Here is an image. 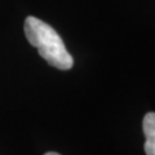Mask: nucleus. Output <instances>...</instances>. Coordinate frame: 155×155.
Here are the masks:
<instances>
[{
	"label": "nucleus",
	"mask_w": 155,
	"mask_h": 155,
	"mask_svg": "<svg viewBox=\"0 0 155 155\" xmlns=\"http://www.w3.org/2000/svg\"><path fill=\"white\" fill-rule=\"evenodd\" d=\"M25 35L28 43L35 47L51 66L58 70H70L74 60L67 52L65 43L57 31L36 17H27L25 21Z\"/></svg>",
	"instance_id": "nucleus-1"
},
{
	"label": "nucleus",
	"mask_w": 155,
	"mask_h": 155,
	"mask_svg": "<svg viewBox=\"0 0 155 155\" xmlns=\"http://www.w3.org/2000/svg\"><path fill=\"white\" fill-rule=\"evenodd\" d=\"M145 141V153L146 155H155V113H149L145 115L142 122Z\"/></svg>",
	"instance_id": "nucleus-2"
},
{
	"label": "nucleus",
	"mask_w": 155,
	"mask_h": 155,
	"mask_svg": "<svg viewBox=\"0 0 155 155\" xmlns=\"http://www.w3.org/2000/svg\"><path fill=\"white\" fill-rule=\"evenodd\" d=\"M44 155H61V154H58V153H54V151H49V153H47Z\"/></svg>",
	"instance_id": "nucleus-3"
}]
</instances>
